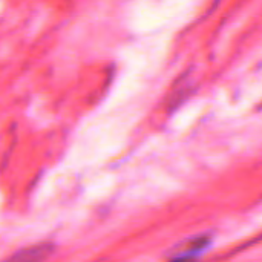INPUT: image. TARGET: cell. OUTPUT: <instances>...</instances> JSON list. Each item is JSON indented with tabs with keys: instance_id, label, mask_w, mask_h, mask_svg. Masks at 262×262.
<instances>
[{
	"instance_id": "6da1fadb",
	"label": "cell",
	"mask_w": 262,
	"mask_h": 262,
	"mask_svg": "<svg viewBox=\"0 0 262 262\" xmlns=\"http://www.w3.org/2000/svg\"><path fill=\"white\" fill-rule=\"evenodd\" d=\"M210 246V238L207 236H196L192 241H187L183 244L180 249L175 250L172 255V259H189V258H196L200 256L207 247Z\"/></svg>"
}]
</instances>
